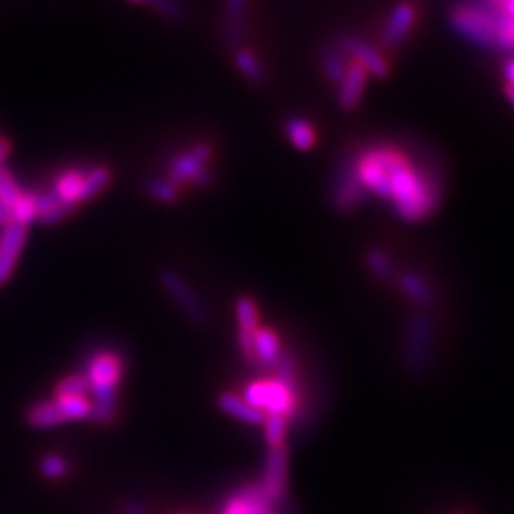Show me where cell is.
<instances>
[{"label":"cell","mask_w":514,"mask_h":514,"mask_svg":"<svg viewBox=\"0 0 514 514\" xmlns=\"http://www.w3.org/2000/svg\"><path fill=\"white\" fill-rule=\"evenodd\" d=\"M357 178L366 193L391 202L404 222L417 223L431 217L440 204V183L434 173L416 166L408 153L391 143L366 147L352 158Z\"/></svg>","instance_id":"1"},{"label":"cell","mask_w":514,"mask_h":514,"mask_svg":"<svg viewBox=\"0 0 514 514\" xmlns=\"http://www.w3.org/2000/svg\"><path fill=\"white\" fill-rule=\"evenodd\" d=\"M84 379L92 394V416L96 423H111L116 406V387L122 377V360L113 350H97L86 362Z\"/></svg>","instance_id":"2"},{"label":"cell","mask_w":514,"mask_h":514,"mask_svg":"<svg viewBox=\"0 0 514 514\" xmlns=\"http://www.w3.org/2000/svg\"><path fill=\"white\" fill-rule=\"evenodd\" d=\"M451 25L468 40L484 48L503 50L510 38L514 21L478 3H467L451 10Z\"/></svg>","instance_id":"3"},{"label":"cell","mask_w":514,"mask_h":514,"mask_svg":"<svg viewBox=\"0 0 514 514\" xmlns=\"http://www.w3.org/2000/svg\"><path fill=\"white\" fill-rule=\"evenodd\" d=\"M436 352V322L427 311L411 313L404 324L402 335V368L404 372L421 379L433 368Z\"/></svg>","instance_id":"4"},{"label":"cell","mask_w":514,"mask_h":514,"mask_svg":"<svg viewBox=\"0 0 514 514\" xmlns=\"http://www.w3.org/2000/svg\"><path fill=\"white\" fill-rule=\"evenodd\" d=\"M111 181V172L105 166L96 168H69L55 178L48 193L67 208L75 212L79 204L99 195Z\"/></svg>","instance_id":"5"},{"label":"cell","mask_w":514,"mask_h":514,"mask_svg":"<svg viewBox=\"0 0 514 514\" xmlns=\"http://www.w3.org/2000/svg\"><path fill=\"white\" fill-rule=\"evenodd\" d=\"M244 400L261 411L263 416H281L288 421L298 414L299 392L290 389L276 377H263L248 383L244 389Z\"/></svg>","instance_id":"6"},{"label":"cell","mask_w":514,"mask_h":514,"mask_svg":"<svg viewBox=\"0 0 514 514\" xmlns=\"http://www.w3.org/2000/svg\"><path fill=\"white\" fill-rule=\"evenodd\" d=\"M212 156V149L208 145H197L193 149L180 155L168 168V180L178 185L181 181H193L198 187H210L212 172L206 168Z\"/></svg>","instance_id":"7"},{"label":"cell","mask_w":514,"mask_h":514,"mask_svg":"<svg viewBox=\"0 0 514 514\" xmlns=\"http://www.w3.org/2000/svg\"><path fill=\"white\" fill-rule=\"evenodd\" d=\"M160 282H163L172 301L181 308V313L189 320H193L195 324H206L208 322V313H206L202 301L178 271L164 269L160 273Z\"/></svg>","instance_id":"8"},{"label":"cell","mask_w":514,"mask_h":514,"mask_svg":"<svg viewBox=\"0 0 514 514\" xmlns=\"http://www.w3.org/2000/svg\"><path fill=\"white\" fill-rule=\"evenodd\" d=\"M259 486L273 505H281L284 501L286 486H288V450H286V446L269 448Z\"/></svg>","instance_id":"9"},{"label":"cell","mask_w":514,"mask_h":514,"mask_svg":"<svg viewBox=\"0 0 514 514\" xmlns=\"http://www.w3.org/2000/svg\"><path fill=\"white\" fill-rule=\"evenodd\" d=\"M364 197H366V190L362 189L357 178L355 164H352V160H345L333 181V190H332L333 206L340 212H352L362 204Z\"/></svg>","instance_id":"10"},{"label":"cell","mask_w":514,"mask_h":514,"mask_svg":"<svg viewBox=\"0 0 514 514\" xmlns=\"http://www.w3.org/2000/svg\"><path fill=\"white\" fill-rule=\"evenodd\" d=\"M273 507L274 505L263 493L259 482H254L229 495L222 514H269L273 512Z\"/></svg>","instance_id":"11"},{"label":"cell","mask_w":514,"mask_h":514,"mask_svg":"<svg viewBox=\"0 0 514 514\" xmlns=\"http://www.w3.org/2000/svg\"><path fill=\"white\" fill-rule=\"evenodd\" d=\"M234 315H237L239 324V349L246 360L252 362V350H254V335L259 328V311L257 305L252 298L242 296L234 303Z\"/></svg>","instance_id":"12"},{"label":"cell","mask_w":514,"mask_h":514,"mask_svg":"<svg viewBox=\"0 0 514 514\" xmlns=\"http://www.w3.org/2000/svg\"><path fill=\"white\" fill-rule=\"evenodd\" d=\"M27 240V227L10 223L0 234V284L8 282Z\"/></svg>","instance_id":"13"},{"label":"cell","mask_w":514,"mask_h":514,"mask_svg":"<svg viewBox=\"0 0 514 514\" xmlns=\"http://www.w3.org/2000/svg\"><path fill=\"white\" fill-rule=\"evenodd\" d=\"M341 52L349 54L352 60L358 62L366 69V72H370V75L377 79H385L389 75L387 60L375 48H372L370 44H366L352 37H343Z\"/></svg>","instance_id":"14"},{"label":"cell","mask_w":514,"mask_h":514,"mask_svg":"<svg viewBox=\"0 0 514 514\" xmlns=\"http://www.w3.org/2000/svg\"><path fill=\"white\" fill-rule=\"evenodd\" d=\"M396 284H399L400 291L406 296V299L414 305L417 311H431L434 307L436 296L431 282L427 278L421 276L419 273L406 271L402 274L396 276Z\"/></svg>","instance_id":"15"},{"label":"cell","mask_w":514,"mask_h":514,"mask_svg":"<svg viewBox=\"0 0 514 514\" xmlns=\"http://www.w3.org/2000/svg\"><path fill=\"white\" fill-rule=\"evenodd\" d=\"M366 79H368V72L366 69L355 62L350 60V63L347 65L345 71V77L340 82V105L345 111H355L364 96V88H366Z\"/></svg>","instance_id":"16"},{"label":"cell","mask_w":514,"mask_h":514,"mask_svg":"<svg viewBox=\"0 0 514 514\" xmlns=\"http://www.w3.org/2000/svg\"><path fill=\"white\" fill-rule=\"evenodd\" d=\"M282 341L271 328H257L254 335V350H252V362L257 364L263 370H273L276 360L282 355Z\"/></svg>","instance_id":"17"},{"label":"cell","mask_w":514,"mask_h":514,"mask_svg":"<svg viewBox=\"0 0 514 514\" xmlns=\"http://www.w3.org/2000/svg\"><path fill=\"white\" fill-rule=\"evenodd\" d=\"M416 18L417 10L409 3H400L392 10L385 29V42L391 48H399L400 44H404V40L411 33V29L416 25Z\"/></svg>","instance_id":"18"},{"label":"cell","mask_w":514,"mask_h":514,"mask_svg":"<svg viewBox=\"0 0 514 514\" xmlns=\"http://www.w3.org/2000/svg\"><path fill=\"white\" fill-rule=\"evenodd\" d=\"M217 406H219V409L225 411L227 416L239 419L242 423H248V425H263V421H265V416H263L261 411H257L256 408L249 406L244 400V396H240L237 392H222L219 394Z\"/></svg>","instance_id":"19"},{"label":"cell","mask_w":514,"mask_h":514,"mask_svg":"<svg viewBox=\"0 0 514 514\" xmlns=\"http://www.w3.org/2000/svg\"><path fill=\"white\" fill-rule=\"evenodd\" d=\"M27 423L31 425L33 429L42 431V429H52V427H57V425L65 423V417L55 400H44L29 408Z\"/></svg>","instance_id":"20"},{"label":"cell","mask_w":514,"mask_h":514,"mask_svg":"<svg viewBox=\"0 0 514 514\" xmlns=\"http://www.w3.org/2000/svg\"><path fill=\"white\" fill-rule=\"evenodd\" d=\"M225 12H227V20L223 25V33L225 40L231 44L232 48L239 50V44L242 38V20L246 13L248 0H225Z\"/></svg>","instance_id":"21"},{"label":"cell","mask_w":514,"mask_h":514,"mask_svg":"<svg viewBox=\"0 0 514 514\" xmlns=\"http://www.w3.org/2000/svg\"><path fill=\"white\" fill-rule=\"evenodd\" d=\"M366 267L372 273V276L375 278L377 282L381 284H391L396 282V271L391 257L383 252V249L379 248H370L368 252H366Z\"/></svg>","instance_id":"22"},{"label":"cell","mask_w":514,"mask_h":514,"mask_svg":"<svg viewBox=\"0 0 514 514\" xmlns=\"http://www.w3.org/2000/svg\"><path fill=\"white\" fill-rule=\"evenodd\" d=\"M54 400L60 406L65 421L90 419L92 416V402L88 396H55Z\"/></svg>","instance_id":"23"},{"label":"cell","mask_w":514,"mask_h":514,"mask_svg":"<svg viewBox=\"0 0 514 514\" xmlns=\"http://www.w3.org/2000/svg\"><path fill=\"white\" fill-rule=\"evenodd\" d=\"M286 134H288L291 145L299 151L313 149L315 143H316L315 128L303 119H290L286 122Z\"/></svg>","instance_id":"24"},{"label":"cell","mask_w":514,"mask_h":514,"mask_svg":"<svg viewBox=\"0 0 514 514\" xmlns=\"http://www.w3.org/2000/svg\"><path fill=\"white\" fill-rule=\"evenodd\" d=\"M10 214H12V223L21 225V227L33 223L35 219H38L37 193H23L20 200L10 208Z\"/></svg>","instance_id":"25"},{"label":"cell","mask_w":514,"mask_h":514,"mask_svg":"<svg viewBox=\"0 0 514 514\" xmlns=\"http://www.w3.org/2000/svg\"><path fill=\"white\" fill-rule=\"evenodd\" d=\"M271 372H273V377L281 379L282 383H286L290 389L299 392V372H298V364H296V358H293V357L290 355V352L282 350L281 358L276 360L274 368H273Z\"/></svg>","instance_id":"26"},{"label":"cell","mask_w":514,"mask_h":514,"mask_svg":"<svg viewBox=\"0 0 514 514\" xmlns=\"http://www.w3.org/2000/svg\"><path fill=\"white\" fill-rule=\"evenodd\" d=\"M234 62H237V67L240 69L242 75H246L249 82H254V84L265 82V71H263L259 60L252 52L239 48L237 55H234Z\"/></svg>","instance_id":"27"},{"label":"cell","mask_w":514,"mask_h":514,"mask_svg":"<svg viewBox=\"0 0 514 514\" xmlns=\"http://www.w3.org/2000/svg\"><path fill=\"white\" fill-rule=\"evenodd\" d=\"M263 429H265V440L269 448H281L286 446V434H288V419L281 416H267L263 421Z\"/></svg>","instance_id":"28"},{"label":"cell","mask_w":514,"mask_h":514,"mask_svg":"<svg viewBox=\"0 0 514 514\" xmlns=\"http://www.w3.org/2000/svg\"><path fill=\"white\" fill-rule=\"evenodd\" d=\"M322 67H324L328 80H332L333 84H340L345 77V71H347L343 52L337 50V48H328L324 52V57H322Z\"/></svg>","instance_id":"29"},{"label":"cell","mask_w":514,"mask_h":514,"mask_svg":"<svg viewBox=\"0 0 514 514\" xmlns=\"http://www.w3.org/2000/svg\"><path fill=\"white\" fill-rule=\"evenodd\" d=\"M67 471H69V463L65 461V458H62V455H55V453L44 455L40 461V473L44 478H48V480H60L67 475Z\"/></svg>","instance_id":"30"},{"label":"cell","mask_w":514,"mask_h":514,"mask_svg":"<svg viewBox=\"0 0 514 514\" xmlns=\"http://www.w3.org/2000/svg\"><path fill=\"white\" fill-rule=\"evenodd\" d=\"M21 195H23V190L18 185V181L13 180V175L8 170L0 168V198H3V202L8 206V208H12V206L20 200Z\"/></svg>","instance_id":"31"},{"label":"cell","mask_w":514,"mask_h":514,"mask_svg":"<svg viewBox=\"0 0 514 514\" xmlns=\"http://www.w3.org/2000/svg\"><path fill=\"white\" fill-rule=\"evenodd\" d=\"M88 383L82 374H72L63 377L55 387V396H86Z\"/></svg>","instance_id":"32"},{"label":"cell","mask_w":514,"mask_h":514,"mask_svg":"<svg viewBox=\"0 0 514 514\" xmlns=\"http://www.w3.org/2000/svg\"><path fill=\"white\" fill-rule=\"evenodd\" d=\"M147 190L160 202L178 200V185H173L170 180H151L147 183Z\"/></svg>","instance_id":"33"},{"label":"cell","mask_w":514,"mask_h":514,"mask_svg":"<svg viewBox=\"0 0 514 514\" xmlns=\"http://www.w3.org/2000/svg\"><path fill=\"white\" fill-rule=\"evenodd\" d=\"M158 13H163L168 20H181L183 18V10L181 6L175 3V0H147Z\"/></svg>","instance_id":"34"},{"label":"cell","mask_w":514,"mask_h":514,"mask_svg":"<svg viewBox=\"0 0 514 514\" xmlns=\"http://www.w3.org/2000/svg\"><path fill=\"white\" fill-rule=\"evenodd\" d=\"M478 4L514 21V0H478Z\"/></svg>","instance_id":"35"},{"label":"cell","mask_w":514,"mask_h":514,"mask_svg":"<svg viewBox=\"0 0 514 514\" xmlns=\"http://www.w3.org/2000/svg\"><path fill=\"white\" fill-rule=\"evenodd\" d=\"M12 223V215H10V208L0 198V227H6Z\"/></svg>","instance_id":"36"},{"label":"cell","mask_w":514,"mask_h":514,"mask_svg":"<svg viewBox=\"0 0 514 514\" xmlns=\"http://www.w3.org/2000/svg\"><path fill=\"white\" fill-rule=\"evenodd\" d=\"M121 514H147V510H145V507L139 505V503H130V505H126V507L121 510Z\"/></svg>","instance_id":"37"},{"label":"cell","mask_w":514,"mask_h":514,"mask_svg":"<svg viewBox=\"0 0 514 514\" xmlns=\"http://www.w3.org/2000/svg\"><path fill=\"white\" fill-rule=\"evenodd\" d=\"M505 79L509 82V88H514V57L505 65Z\"/></svg>","instance_id":"38"},{"label":"cell","mask_w":514,"mask_h":514,"mask_svg":"<svg viewBox=\"0 0 514 514\" xmlns=\"http://www.w3.org/2000/svg\"><path fill=\"white\" fill-rule=\"evenodd\" d=\"M8 153H10V143H8V139L0 138V164H3V160L6 158Z\"/></svg>","instance_id":"39"},{"label":"cell","mask_w":514,"mask_h":514,"mask_svg":"<svg viewBox=\"0 0 514 514\" xmlns=\"http://www.w3.org/2000/svg\"><path fill=\"white\" fill-rule=\"evenodd\" d=\"M505 94H507L509 101L514 105V88H509V86H507V88H505Z\"/></svg>","instance_id":"40"},{"label":"cell","mask_w":514,"mask_h":514,"mask_svg":"<svg viewBox=\"0 0 514 514\" xmlns=\"http://www.w3.org/2000/svg\"><path fill=\"white\" fill-rule=\"evenodd\" d=\"M134 3H147V0H134Z\"/></svg>","instance_id":"41"},{"label":"cell","mask_w":514,"mask_h":514,"mask_svg":"<svg viewBox=\"0 0 514 514\" xmlns=\"http://www.w3.org/2000/svg\"><path fill=\"white\" fill-rule=\"evenodd\" d=\"M269 514H274V512H269Z\"/></svg>","instance_id":"42"}]
</instances>
